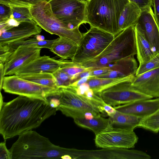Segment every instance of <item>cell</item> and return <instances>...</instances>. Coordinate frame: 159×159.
I'll use <instances>...</instances> for the list:
<instances>
[{
	"mask_svg": "<svg viewBox=\"0 0 159 159\" xmlns=\"http://www.w3.org/2000/svg\"><path fill=\"white\" fill-rule=\"evenodd\" d=\"M49 102L20 96L0 108V133L5 140L39 126L56 114Z\"/></svg>",
	"mask_w": 159,
	"mask_h": 159,
	"instance_id": "1",
	"label": "cell"
},
{
	"mask_svg": "<svg viewBox=\"0 0 159 159\" xmlns=\"http://www.w3.org/2000/svg\"><path fill=\"white\" fill-rule=\"evenodd\" d=\"M11 159H63L74 157V150L56 145L47 138L30 130L19 135L9 149Z\"/></svg>",
	"mask_w": 159,
	"mask_h": 159,
	"instance_id": "2",
	"label": "cell"
},
{
	"mask_svg": "<svg viewBox=\"0 0 159 159\" xmlns=\"http://www.w3.org/2000/svg\"><path fill=\"white\" fill-rule=\"evenodd\" d=\"M128 0H87L86 20L94 27L115 36L120 33L119 21Z\"/></svg>",
	"mask_w": 159,
	"mask_h": 159,
	"instance_id": "3",
	"label": "cell"
},
{
	"mask_svg": "<svg viewBox=\"0 0 159 159\" xmlns=\"http://www.w3.org/2000/svg\"><path fill=\"white\" fill-rule=\"evenodd\" d=\"M135 25L125 29L115 36L99 55L78 64L84 68L92 69L134 56L137 54Z\"/></svg>",
	"mask_w": 159,
	"mask_h": 159,
	"instance_id": "4",
	"label": "cell"
},
{
	"mask_svg": "<svg viewBox=\"0 0 159 159\" xmlns=\"http://www.w3.org/2000/svg\"><path fill=\"white\" fill-rule=\"evenodd\" d=\"M30 11L33 20L42 29L51 34L70 39L78 44L82 34L79 28L69 29L56 17L47 0L32 6Z\"/></svg>",
	"mask_w": 159,
	"mask_h": 159,
	"instance_id": "5",
	"label": "cell"
},
{
	"mask_svg": "<svg viewBox=\"0 0 159 159\" xmlns=\"http://www.w3.org/2000/svg\"><path fill=\"white\" fill-rule=\"evenodd\" d=\"M115 36L98 28L90 27L87 32L82 34L71 61L79 64L94 58L104 50Z\"/></svg>",
	"mask_w": 159,
	"mask_h": 159,
	"instance_id": "6",
	"label": "cell"
},
{
	"mask_svg": "<svg viewBox=\"0 0 159 159\" xmlns=\"http://www.w3.org/2000/svg\"><path fill=\"white\" fill-rule=\"evenodd\" d=\"M2 89L6 93L39 99L49 102L48 98L57 97L60 88L43 86L23 79L17 75L5 76Z\"/></svg>",
	"mask_w": 159,
	"mask_h": 159,
	"instance_id": "7",
	"label": "cell"
},
{
	"mask_svg": "<svg viewBox=\"0 0 159 159\" xmlns=\"http://www.w3.org/2000/svg\"><path fill=\"white\" fill-rule=\"evenodd\" d=\"M56 17L69 29L79 28L87 23L86 0H46Z\"/></svg>",
	"mask_w": 159,
	"mask_h": 159,
	"instance_id": "8",
	"label": "cell"
},
{
	"mask_svg": "<svg viewBox=\"0 0 159 159\" xmlns=\"http://www.w3.org/2000/svg\"><path fill=\"white\" fill-rule=\"evenodd\" d=\"M134 80L116 84L97 94L106 103L113 107L136 101L153 98L133 89L131 84Z\"/></svg>",
	"mask_w": 159,
	"mask_h": 159,
	"instance_id": "9",
	"label": "cell"
},
{
	"mask_svg": "<svg viewBox=\"0 0 159 159\" xmlns=\"http://www.w3.org/2000/svg\"><path fill=\"white\" fill-rule=\"evenodd\" d=\"M138 137L134 130L109 127L95 135L94 142L97 147L103 148H133Z\"/></svg>",
	"mask_w": 159,
	"mask_h": 159,
	"instance_id": "10",
	"label": "cell"
},
{
	"mask_svg": "<svg viewBox=\"0 0 159 159\" xmlns=\"http://www.w3.org/2000/svg\"><path fill=\"white\" fill-rule=\"evenodd\" d=\"M59 88L57 97L60 104L56 108L57 111L64 108H75L90 111L94 116L104 115L97 105L85 96L77 94L72 86L70 85Z\"/></svg>",
	"mask_w": 159,
	"mask_h": 159,
	"instance_id": "11",
	"label": "cell"
},
{
	"mask_svg": "<svg viewBox=\"0 0 159 159\" xmlns=\"http://www.w3.org/2000/svg\"><path fill=\"white\" fill-rule=\"evenodd\" d=\"M42 49L33 47H18L4 64L5 75H14L22 67L40 56Z\"/></svg>",
	"mask_w": 159,
	"mask_h": 159,
	"instance_id": "12",
	"label": "cell"
},
{
	"mask_svg": "<svg viewBox=\"0 0 159 159\" xmlns=\"http://www.w3.org/2000/svg\"><path fill=\"white\" fill-rule=\"evenodd\" d=\"M135 26L143 32L152 50L157 55L159 53V27L152 7H148L142 10Z\"/></svg>",
	"mask_w": 159,
	"mask_h": 159,
	"instance_id": "13",
	"label": "cell"
},
{
	"mask_svg": "<svg viewBox=\"0 0 159 159\" xmlns=\"http://www.w3.org/2000/svg\"><path fill=\"white\" fill-rule=\"evenodd\" d=\"M42 28L33 20L20 22L19 25L0 32V45L25 39L39 34Z\"/></svg>",
	"mask_w": 159,
	"mask_h": 159,
	"instance_id": "14",
	"label": "cell"
},
{
	"mask_svg": "<svg viewBox=\"0 0 159 159\" xmlns=\"http://www.w3.org/2000/svg\"><path fill=\"white\" fill-rule=\"evenodd\" d=\"M71 61L56 60L49 56H39L19 69L14 75L39 73L53 74L59 69L68 65Z\"/></svg>",
	"mask_w": 159,
	"mask_h": 159,
	"instance_id": "15",
	"label": "cell"
},
{
	"mask_svg": "<svg viewBox=\"0 0 159 159\" xmlns=\"http://www.w3.org/2000/svg\"><path fill=\"white\" fill-rule=\"evenodd\" d=\"M131 85L153 98L159 97V67L135 76Z\"/></svg>",
	"mask_w": 159,
	"mask_h": 159,
	"instance_id": "16",
	"label": "cell"
},
{
	"mask_svg": "<svg viewBox=\"0 0 159 159\" xmlns=\"http://www.w3.org/2000/svg\"><path fill=\"white\" fill-rule=\"evenodd\" d=\"M114 107L117 111L142 119L150 115L159 109V97L136 101Z\"/></svg>",
	"mask_w": 159,
	"mask_h": 159,
	"instance_id": "17",
	"label": "cell"
},
{
	"mask_svg": "<svg viewBox=\"0 0 159 159\" xmlns=\"http://www.w3.org/2000/svg\"><path fill=\"white\" fill-rule=\"evenodd\" d=\"M55 39L45 40L43 36L38 34L25 39L5 45H0V57L3 60H7L12 53L20 46L37 47L50 49Z\"/></svg>",
	"mask_w": 159,
	"mask_h": 159,
	"instance_id": "18",
	"label": "cell"
},
{
	"mask_svg": "<svg viewBox=\"0 0 159 159\" xmlns=\"http://www.w3.org/2000/svg\"><path fill=\"white\" fill-rule=\"evenodd\" d=\"M103 67H106L111 71L97 77L121 78L131 75H135L138 68L137 62L134 56L109 63Z\"/></svg>",
	"mask_w": 159,
	"mask_h": 159,
	"instance_id": "19",
	"label": "cell"
},
{
	"mask_svg": "<svg viewBox=\"0 0 159 159\" xmlns=\"http://www.w3.org/2000/svg\"><path fill=\"white\" fill-rule=\"evenodd\" d=\"M78 46V44L72 40L59 37L55 39L49 50L60 57L61 60H72L75 54Z\"/></svg>",
	"mask_w": 159,
	"mask_h": 159,
	"instance_id": "20",
	"label": "cell"
},
{
	"mask_svg": "<svg viewBox=\"0 0 159 159\" xmlns=\"http://www.w3.org/2000/svg\"><path fill=\"white\" fill-rule=\"evenodd\" d=\"M137 55L139 65L144 64L156 55L143 32L135 25Z\"/></svg>",
	"mask_w": 159,
	"mask_h": 159,
	"instance_id": "21",
	"label": "cell"
},
{
	"mask_svg": "<svg viewBox=\"0 0 159 159\" xmlns=\"http://www.w3.org/2000/svg\"><path fill=\"white\" fill-rule=\"evenodd\" d=\"M141 119L134 115L116 110L113 116L109 117L108 127L134 130V129L138 127Z\"/></svg>",
	"mask_w": 159,
	"mask_h": 159,
	"instance_id": "22",
	"label": "cell"
},
{
	"mask_svg": "<svg viewBox=\"0 0 159 159\" xmlns=\"http://www.w3.org/2000/svg\"><path fill=\"white\" fill-rule=\"evenodd\" d=\"M141 11V10L137 4L129 1L124 7L119 18V26L120 31L121 32L135 25Z\"/></svg>",
	"mask_w": 159,
	"mask_h": 159,
	"instance_id": "23",
	"label": "cell"
},
{
	"mask_svg": "<svg viewBox=\"0 0 159 159\" xmlns=\"http://www.w3.org/2000/svg\"><path fill=\"white\" fill-rule=\"evenodd\" d=\"M75 123L82 128L92 131L95 135L102 132L108 126V118H105L102 115L94 116L92 119L87 120L84 118L73 119Z\"/></svg>",
	"mask_w": 159,
	"mask_h": 159,
	"instance_id": "24",
	"label": "cell"
},
{
	"mask_svg": "<svg viewBox=\"0 0 159 159\" xmlns=\"http://www.w3.org/2000/svg\"><path fill=\"white\" fill-rule=\"evenodd\" d=\"M135 77V75H131L124 78H116L90 77L87 82L94 93H99L112 85L123 81L134 79Z\"/></svg>",
	"mask_w": 159,
	"mask_h": 159,
	"instance_id": "25",
	"label": "cell"
},
{
	"mask_svg": "<svg viewBox=\"0 0 159 159\" xmlns=\"http://www.w3.org/2000/svg\"><path fill=\"white\" fill-rule=\"evenodd\" d=\"M17 76L24 80L43 86L59 88L57 86L56 79L52 74L39 73L22 74Z\"/></svg>",
	"mask_w": 159,
	"mask_h": 159,
	"instance_id": "26",
	"label": "cell"
},
{
	"mask_svg": "<svg viewBox=\"0 0 159 159\" xmlns=\"http://www.w3.org/2000/svg\"><path fill=\"white\" fill-rule=\"evenodd\" d=\"M138 127L155 133L159 132V109L155 112L140 119Z\"/></svg>",
	"mask_w": 159,
	"mask_h": 159,
	"instance_id": "27",
	"label": "cell"
},
{
	"mask_svg": "<svg viewBox=\"0 0 159 159\" xmlns=\"http://www.w3.org/2000/svg\"><path fill=\"white\" fill-rule=\"evenodd\" d=\"M10 7L11 13V18L20 23L33 20L30 11V7Z\"/></svg>",
	"mask_w": 159,
	"mask_h": 159,
	"instance_id": "28",
	"label": "cell"
},
{
	"mask_svg": "<svg viewBox=\"0 0 159 159\" xmlns=\"http://www.w3.org/2000/svg\"><path fill=\"white\" fill-rule=\"evenodd\" d=\"M61 69L68 75L72 83L75 81L81 73L91 70L90 68H84L78 64L75 63L71 61L68 65Z\"/></svg>",
	"mask_w": 159,
	"mask_h": 159,
	"instance_id": "29",
	"label": "cell"
},
{
	"mask_svg": "<svg viewBox=\"0 0 159 159\" xmlns=\"http://www.w3.org/2000/svg\"><path fill=\"white\" fill-rule=\"evenodd\" d=\"M159 67V53L148 62L139 65L135 76Z\"/></svg>",
	"mask_w": 159,
	"mask_h": 159,
	"instance_id": "30",
	"label": "cell"
},
{
	"mask_svg": "<svg viewBox=\"0 0 159 159\" xmlns=\"http://www.w3.org/2000/svg\"><path fill=\"white\" fill-rule=\"evenodd\" d=\"M53 74L56 79L58 88L69 86L72 83V80L68 75L61 68Z\"/></svg>",
	"mask_w": 159,
	"mask_h": 159,
	"instance_id": "31",
	"label": "cell"
},
{
	"mask_svg": "<svg viewBox=\"0 0 159 159\" xmlns=\"http://www.w3.org/2000/svg\"><path fill=\"white\" fill-rule=\"evenodd\" d=\"M46 0H0V3L10 7H31L42 1Z\"/></svg>",
	"mask_w": 159,
	"mask_h": 159,
	"instance_id": "32",
	"label": "cell"
},
{
	"mask_svg": "<svg viewBox=\"0 0 159 159\" xmlns=\"http://www.w3.org/2000/svg\"><path fill=\"white\" fill-rule=\"evenodd\" d=\"M11 7L0 3V24L5 23L11 19Z\"/></svg>",
	"mask_w": 159,
	"mask_h": 159,
	"instance_id": "33",
	"label": "cell"
},
{
	"mask_svg": "<svg viewBox=\"0 0 159 159\" xmlns=\"http://www.w3.org/2000/svg\"><path fill=\"white\" fill-rule=\"evenodd\" d=\"M0 159H11L10 152L6 147V140L0 143Z\"/></svg>",
	"mask_w": 159,
	"mask_h": 159,
	"instance_id": "34",
	"label": "cell"
},
{
	"mask_svg": "<svg viewBox=\"0 0 159 159\" xmlns=\"http://www.w3.org/2000/svg\"><path fill=\"white\" fill-rule=\"evenodd\" d=\"M111 70L105 67L93 68L90 70V76L98 77L104 75Z\"/></svg>",
	"mask_w": 159,
	"mask_h": 159,
	"instance_id": "35",
	"label": "cell"
},
{
	"mask_svg": "<svg viewBox=\"0 0 159 159\" xmlns=\"http://www.w3.org/2000/svg\"><path fill=\"white\" fill-rule=\"evenodd\" d=\"M137 4L141 10L152 5V0H128Z\"/></svg>",
	"mask_w": 159,
	"mask_h": 159,
	"instance_id": "36",
	"label": "cell"
},
{
	"mask_svg": "<svg viewBox=\"0 0 159 159\" xmlns=\"http://www.w3.org/2000/svg\"><path fill=\"white\" fill-rule=\"evenodd\" d=\"M152 5L155 18L159 27V0H152Z\"/></svg>",
	"mask_w": 159,
	"mask_h": 159,
	"instance_id": "37",
	"label": "cell"
},
{
	"mask_svg": "<svg viewBox=\"0 0 159 159\" xmlns=\"http://www.w3.org/2000/svg\"><path fill=\"white\" fill-rule=\"evenodd\" d=\"M90 88L89 84L87 82H86L81 84L76 88H75L77 94L80 95H83L86 91Z\"/></svg>",
	"mask_w": 159,
	"mask_h": 159,
	"instance_id": "38",
	"label": "cell"
},
{
	"mask_svg": "<svg viewBox=\"0 0 159 159\" xmlns=\"http://www.w3.org/2000/svg\"><path fill=\"white\" fill-rule=\"evenodd\" d=\"M103 110L109 117L113 116L116 111L114 107L106 103L103 106Z\"/></svg>",
	"mask_w": 159,
	"mask_h": 159,
	"instance_id": "39",
	"label": "cell"
},
{
	"mask_svg": "<svg viewBox=\"0 0 159 159\" xmlns=\"http://www.w3.org/2000/svg\"><path fill=\"white\" fill-rule=\"evenodd\" d=\"M90 77V76H88L82 78L73 82L70 85L75 88H76L81 84L87 82Z\"/></svg>",
	"mask_w": 159,
	"mask_h": 159,
	"instance_id": "40",
	"label": "cell"
},
{
	"mask_svg": "<svg viewBox=\"0 0 159 159\" xmlns=\"http://www.w3.org/2000/svg\"><path fill=\"white\" fill-rule=\"evenodd\" d=\"M48 100L50 106L53 108H56L60 104V101L57 97H55Z\"/></svg>",
	"mask_w": 159,
	"mask_h": 159,
	"instance_id": "41",
	"label": "cell"
},
{
	"mask_svg": "<svg viewBox=\"0 0 159 159\" xmlns=\"http://www.w3.org/2000/svg\"><path fill=\"white\" fill-rule=\"evenodd\" d=\"M0 91L2 89V85L5 75L4 72V64L2 63H0Z\"/></svg>",
	"mask_w": 159,
	"mask_h": 159,
	"instance_id": "42",
	"label": "cell"
},
{
	"mask_svg": "<svg viewBox=\"0 0 159 159\" xmlns=\"http://www.w3.org/2000/svg\"><path fill=\"white\" fill-rule=\"evenodd\" d=\"M0 108H1L2 105H3V97H2V95L1 93V92H0Z\"/></svg>",
	"mask_w": 159,
	"mask_h": 159,
	"instance_id": "43",
	"label": "cell"
}]
</instances>
